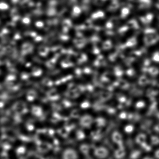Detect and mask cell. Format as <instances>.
<instances>
[{"instance_id": "6da1fadb", "label": "cell", "mask_w": 159, "mask_h": 159, "mask_svg": "<svg viewBox=\"0 0 159 159\" xmlns=\"http://www.w3.org/2000/svg\"><path fill=\"white\" fill-rule=\"evenodd\" d=\"M141 159H154L153 158H152V157L148 156V157H144L143 158H142Z\"/></svg>"}]
</instances>
